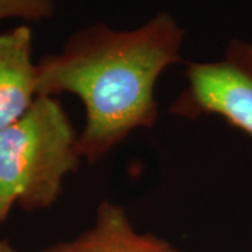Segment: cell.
<instances>
[{
	"label": "cell",
	"mask_w": 252,
	"mask_h": 252,
	"mask_svg": "<svg viewBox=\"0 0 252 252\" xmlns=\"http://www.w3.org/2000/svg\"><path fill=\"white\" fill-rule=\"evenodd\" d=\"M184 41L178 20L160 11L133 30L93 23L36 62L38 95L69 93L84 107L77 139L83 160L98 161L133 132L157 122L156 87L162 73L182 61Z\"/></svg>",
	"instance_id": "cell-1"
},
{
	"label": "cell",
	"mask_w": 252,
	"mask_h": 252,
	"mask_svg": "<svg viewBox=\"0 0 252 252\" xmlns=\"http://www.w3.org/2000/svg\"><path fill=\"white\" fill-rule=\"evenodd\" d=\"M79 133L56 97L38 95L23 117L0 130V224L11 209L52 206L63 181L79 170Z\"/></svg>",
	"instance_id": "cell-2"
},
{
	"label": "cell",
	"mask_w": 252,
	"mask_h": 252,
	"mask_svg": "<svg viewBox=\"0 0 252 252\" xmlns=\"http://www.w3.org/2000/svg\"><path fill=\"white\" fill-rule=\"evenodd\" d=\"M185 79L174 115L219 117L252 139V42L231 39L220 59L188 63Z\"/></svg>",
	"instance_id": "cell-3"
},
{
	"label": "cell",
	"mask_w": 252,
	"mask_h": 252,
	"mask_svg": "<svg viewBox=\"0 0 252 252\" xmlns=\"http://www.w3.org/2000/svg\"><path fill=\"white\" fill-rule=\"evenodd\" d=\"M41 252H182L150 233H140L132 224L125 207L104 200L95 212L90 228L69 241Z\"/></svg>",
	"instance_id": "cell-4"
},
{
	"label": "cell",
	"mask_w": 252,
	"mask_h": 252,
	"mask_svg": "<svg viewBox=\"0 0 252 252\" xmlns=\"http://www.w3.org/2000/svg\"><path fill=\"white\" fill-rule=\"evenodd\" d=\"M36 97L32 31L20 26L0 34V130L23 117Z\"/></svg>",
	"instance_id": "cell-5"
},
{
	"label": "cell",
	"mask_w": 252,
	"mask_h": 252,
	"mask_svg": "<svg viewBox=\"0 0 252 252\" xmlns=\"http://www.w3.org/2000/svg\"><path fill=\"white\" fill-rule=\"evenodd\" d=\"M55 11V0H0V20L42 21L54 17Z\"/></svg>",
	"instance_id": "cell-6"
},
{
	"label": "cell",
	"mask_w": 252,
	"mask_h": 252,
	"mask_svg": "<svg viewBox=\"0 0 252 252\" xmlns=\"http://www.w3.org/2000/svg\"><path fill=\"white\" fill-rule=\"evenodd\" d=\"M0 252H17L7 241H0Z\"/></svg>",
	"instance_id": "cell-7"
}]
</instances>
